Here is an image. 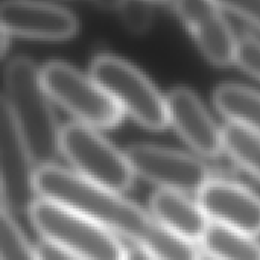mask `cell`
Returning a JSON list of instances; mask_svg holds the SVG:
<instances>
[{
  "label": "cell",
  "instance_id": "6da1fadb",
  "mask_svg": "<svg viewBox=\"0 0 260 260\" xmlns=\"http://www.w3.org/2000/svg\"><path fill=\"white\" fill-rule=\"evenodd\" d=\"M37 190L41 198L66 204L107 229L129 245L139 247L155 260H200L195 244L172 232L122 192L96 186L72 169L58 165L38 168Z\"/></svg>",
  "mask_w": 260,
  "mask_h": 260
},
{
  "label": "cell",
  "instance_id": "7a4b0ae2",
  "mask_svg": "<svg viewBox=\"0 0 260 260\" xmlns=\"http://www.w3.org/2000/svg\"><path fill=\"white\" fill-rule=\"evenodd\" d=\"M38 168L55 165L61 154L62 128L58 125L41 70L26 56L12 58L3 75V98Z\"/></svg>",
  "mask_w": 260,
  "mask_h": 260
},
{
  "label": "cell",
  "instance_id": "3957f363",
  "mask_svg": "<svg viewBox=\"0 0 260 260\" xmlns=\"http://www.w3.org/2000/svg\"><path fill=\"white\" fill-rule=\"evenodd\" d=\"M40 236L81 260H126L128 247L87 215L47 198H38L29 212Z\"/></svg>",
  "mask_w": 260,
  "mask_h": 260
},
{
  "label": "cell",
  "instance_id": "277c9868",
  "mask_svg": "<svg viewBox=\"0 0 260 260\" xmlns=\"http://www.w3.org/2000/svg\"><path fill=\"white\" fill-rule=\"evenodd\" d=\"M90 76L143 128L161 131L169 125L166 96L128 61L99 55L90 66Z\"/></svg>",
  "mask_w": 260,
  "mask_h": 260
},
{
  "label": "cell",
  "instance_id": "5b68a950",
  "mask_svg": "<svg viewBox=\"0 0 260 260\" xmlns=\"http://www.w3.org/2000/svg\"><path fill=\"white\" fill-rule=\"evenodd\" d=\"M61 154L84 180L117 192L134 183L136 174L125 151H119L99 129L79 122L62 126Z\"/></svg>",
  "mask_w": 260,
  "mask_h": 260
},
{
  "label": "cell",
  "instance_id": "8992f818",
  "mask_svg": "<svg viewBox=\"0 0 260 260\" xmlns=\"http://www.w3.org/2000/svg\"><path fill=\"white\" fill-rule=\"evenodd\" d=\"M41 78L50 99L76 122L94 129H111L122 122L123 110L91 76H84L66 62L53 61L41 69Z\"/></svg>",
  "mask_w": 260,
  "mask_h": 260
},
{
  "label": "cell",
  "instance_id": "52a82bcc",
  "mask_svg": "<svg viewBox=\"0 0 260 260\" xmlns=\"http://www.w3.org/2000/svg\"><path fill=\"white\" fill-rule=\"evenodd\" d=\"M38 166L34 161L6 105L0 110V190L2 210L17 219L26 216L40 198Z\"/></svg>",
  "mask_w": 260,
  "mask_h": 260
},
{
  "label": "cell",
  "instance_id": "ba28073f",
  "mask_svg": "<svg viewBox=\"0 0 260 260\" xmlns=\"http://www.w3.org/2000/svg\"><path fill=\"white\" fill-rule=\"evenodd\" d=\"M125 154L136 177H142L158 189L198 195L215 178L213 171L200 157L172 148L136 143L126 148Z\"/></svg>",
  "mask_w": 260,
  "mask_h": 260
},
{
  "label": "cell",
  "instance_id": "9c48e42d",
  "mask_svg": "<svg viewBox=\"0 0 260 260\" xmlns=\"http://www.w3.org/2000/svg\"><path fill=\"white\" fill-rule=\"evenodd\" d=\"M169 125L201 157L215 158L224 151V128L213 120L201 99L186 87L166 94Z\"/></svg>",
  "mask_w": 260,
  "mask_h": 260
},
{
  "label": "cell",
  "instance_id": "30bf717a",
  "mask_svg": "<svg viewBox=\"0 0 260 260\" xmlns=\"http://www.w3.org/2000/svg\"><path fill=\"white\" fill-rule=\"evenodd\" d=\"M2 29L11 35L62 41L78 32L76 17L66 8L38 0H3Z\"/></svg>",
  "mask_w": 260,
  "mask_h": 260
},
{
  "label": "cell",
  "instance_id": "8fae6325",
  "mask_svg": "<svg viewBox=\"0 0 260 260\" xmlns=\"http://www.w3.org/2000/svg\"><path fill=\"white\" fill-rule=\"evenodd\" d=\"M175 8L203 55L215 66L235 62L238 38L216 0H175Z\"/></svg>",
  "mask_w": 260,
  "mask_h": 260
},
{
  "label": "cell",
  "instance_id": "7c38bea8",
  "mask_svg": "<svg viewBox=\"0 0 260 260\" xmlns=\"http://www.w3.org/2000/svg\"><path fill=\"white\" fill-rule=\"evenodd\" d=\"M198 203L212 222L251 236L260 235V197L248 187L215 177L198 193Z\"/></svg>",
  "mask_w": 260,
  "mask_h": 260
},
{
  "label": "cell",
  "instance_id": "4fadbf2b",
  "mask_svg": "<svg viewBox=\"0 0 260 260\" xmlns=\"http://www.w3.org/2000/svg\"><path fill=\"white\" fill-rule=\"evenodd\" d=\"M151 213L169 232L187 242H201L212 221L201 204L189 198L187 193L158 189L149 201Z\"/></svg>",
  "mask_w": 260,
  "mask_h": 260
},
{
  "label": "cell",
  "instance_id": "5bb4252c",
  "mask_svg": "<svg viewBox=\"0 0 260 260\" xmlns=\"http://www.w3.org/2000/svg\"><path fill=\"white\" fill-rule=\"evenodd\" d=\"M213 104L229 123L260 137V91L239 84H222L213 93Z\"/></svg>",
  "mask_w": 260,
  "mask_h": 260
},
{
  "label": "cell",
  "instance_id": "9a60e30c",
  "mask_svg": "<svg viewBox=\"0 0 260 260\" xmlns=\"http://www.w3.org/2000/svg\"><path fill=\"white\" fill-rule=\"evenodd\" d=\"M204 253L218 260H260L256 236L212 222L200 242Z\"/></svg>",
  "mask_w": 260,
  "mask_h": 260
},
{
  "label": "cell",
  "instance_id": "2e32d148",
  "mask_svg": "<svg viewBox=\"0 0 260 260\" xmlns=\"http://www.w3.org/2000/svg\"><path fill=\"white\" fill-rule=\"evenodd\" d=\"M224 151L236 165L260 181V137L257 134L229 123L224 128Z\"/></svg>",
  "mask_w": 260,
  "mask_h": 260
},
{
  "label": "cell",
  "instance_id": "e0dca14e",
  "mask_svg": "<svg viewBox=\"0 0 260 260\" xmlns=\"http://www.w3.org/2000/svg\"><path fill=\"white\" fill-rule=\"evenodd\" d=\"M0 260H40L37 245H32L23 233L15 216L0 213Z\"/></svg>",
  "mask_w": 260,
  "mask_h": 260
},
{
  "label": "cell",
  "instance_id": "ac0fdd59",
  "mask_svg": "<svg viewBox=\"0 0 260 260\" xmlns=\"http://www.w3.org/2000/svg\"><path fill=\"white\" fill-rule=\"evenodd\" d=\"M122 23L133 34H143L152 23V12L146 0H125L119 8Z\"/></svg>",
  "mask_w": 260,
  "mask_h": 260
},
{
  "label": "cell",
  "instance_id": "d6986e66",
  "mask_svg": "<svg viewBox=\"0 0 260 260\" xmlns=\"http://www.w3.org/2000/svg\"><path fill=\"white\" fill-rule=\"evenodd\" d=\"M235 62L248 75L260 81V40L251 35L238 38Z\"/></svg>",
  "mask_w": 260,
  "mask_h": 260
},
{
  "label": "cell",
  "instance_id": "ffe728a7",
  "mask_svg": "<svg viewBox=\"0 0 260 260\" xmlns=\"http://www.w3.org/2000/svg\"><path fill=\"white\" fill-rule=\"evenodd\" d=\"M224 9L232 11L260 29V0H216Z\"/></svg>",
  "mask_w": 260,
  "mask_h": 260
},
{
  "label": "cell",
  "instance_id": "44dd1931",
  "mask_svg": "<svg viewBox=\"0 0 260 260\" xmlns=\"http://www.w3.org/2000/svg\"><path fill=\"white\" fill-rule=\"evenodd\" d=\"M37 250L40 254V260H81L44 239L37 244Z\"/></svg>",
  "mask_w": 260,
  "mask_h": 260
},
{
  "label": "cell",
  "instance_id": "7402d4cb",
  "mask_svg": "<svg viewBox=\"0 0 260 260\" xmlns=\"http://www.w3.org/2000/svg\"><path fill=\"white\" fill-rule=\"evenodd\" d=\"M126 260H155L149 253H146L145 250L134 247V245H128V259Z\"/></svg>",
  "mask_w": 260,
  "mask_h": 260
},
{
  "label": "cell",
  "instance_id": "603a6c76",
  "mask_svg": "<svg viewBox=\"0 0 260 260\" xmlns=\"http://www.w3.org/2000/svg\"><path fill=\"white\" fill-rule=\"evenodd\" d=\"M93 2L104 9H117L119 11V8L122 6V3L125 0H93Z\"/></svg>",
  "mask_w": 260,
  "mask_h": 260
},
{
  "label": "cell",
  "instance_id": "cb8c5ba5",
  "mask_svg": "<svg viewBox=\"0 0 260 260\" xmlns=\"http://www.w3.org/2000/svg\"><path fill=\"white\" fill-rule=\"evenodd\" d=\"M11 37H12V35H11L9 32H6L5 29H2V34H0V50H2V56H5L6 52H8Z\"/></svg>",
  "mask_w": 260,
  "mask_h": 260
},
{
  "label": "cell",
  "instance_id": "d4e9b609",
  "mask_svg": "<svg viewBox=\"0 0 260 260\" xmlns=\"http://www.w3.org/2000/svg\"><path fill=\"white\" fill-rule=\"evenodd\" d=\"M200 260H218V259H215L213 256H210V254H207V253H201V254H200Z\"/></svg>",
  "mask_w": 260,
  "mask_h": 260
},
{
  "label": "cell",
  "instance_id": "484cf974",
  "mask_svg": "<svg viewBox=\"0 0 260 260\" xmlns=\"http://www.w3.org/2000/svg\"><path fill=\"white\" fill-rule=\"evenodd\" d=\"M146 2H154V3H166L169 0H146Z\"/></svg>",
  "mask_w": 260,
  "mask_h": 260
}]
</instances>
